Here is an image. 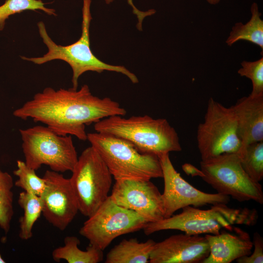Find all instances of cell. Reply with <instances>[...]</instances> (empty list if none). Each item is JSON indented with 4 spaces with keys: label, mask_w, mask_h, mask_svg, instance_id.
<instances>
[{
    "label": "cell",
    "mask_w": 263,
    "mask_h": 263,
    "mask_svg": "<svg viewBox=\"0 0 263 263\" xmlns=\"http://www.w3.org/2000/svg\"><path fill=\"white\" fill-rule=\"evenodd\" d=\"M126 113L118 102L93 95L84 84L79 90H56L47 87L15 110L13 115L43 123L59 135H73L85 141L86 126L112 115L124 116Z\"/></svg>",
    "instance_id": "obj_1"
},
{
    "label": "cell",
    "mask_w": 263,
    "mask_h": 263,
    "mask_svg": "<svg viewBox=\"0 0 263 263\" xmlns=\"http://www.w3.org/2000/svg\"><path fill=\"white\" fill-rule=\"evenodd\" d=\"M91 0H83L81 35L78 40L66 46L56 44L50 37L42 21L38 23L39 34L48 49L42 56L27 57L25 60L40 65L54 60H61L67 63L72 72L73 88L77 89L79 77L88 71L101 73L105 71L120 73L126 76L133 84L138 83L136 75L123 66L107 64L98 59L90 48V27L92 19L91 14Z\"/></svg>",
    "instance_id": "obj_2"
},
{
    "label": "cell",
    "mask_w": 263,
    "mask_h": 263,
    "mask_svg": "<svg viewBox=\"0 0 263 263\" xmlns=\"http://www.w3.org/2000/svg\"><path fill=\"white\" fill-rule=\"evenodd\" d=\"M94 129L126 140L143 153L159 156L182 150L176 130L165 118L154 119L148 115L129 118L114 115L94 123Z\"/></svg>",
    "instance_id": "obj_3"
},
{
    "label": "cell",
    "mask_w": 263,
    "mask_h": 263,
    "mask_svg": "<svg viewBox=\"0 0 263 263\" xmlns=\"http://www.w3.org/2000/svg\"><path fill=\"white\" fill-rule=\"evenodd\" d=\"M182 211L161 220L148 223L144 227L145 235L165 230H179L189 235H217L223 229L231 230L235 225H254L258 213L254 209L233 208L226 204L212 205L203 210L192 206L182 208Z\"/></svg>",
    "instance_id": "obj_4"
},
{
    "label": "cell",
    "mask_w": 263,
    "mask_h": 263,
    "mask_svg": "<svg viewBox=\"0 0 263 263\" xmlns=\"http://www.w3.org/2000/svg\"><path fill=\"white\" fill-rule=\"evenodd\" d=\"M87 140L115 181L150 180L163 177L159 157L139 152L126 140L96 132L88 133Z\"/></svg>",
    "instance_id": "obj_5"
},
{
    "label": "cell",
    "mask_w": 263,
    "mask_h": 263,
    "mask_svg": "<svg viewBox=\"0 0 263 263\" xmlns=\"http://www.w3.org/2000/svg\"><path fill=\"white\" fill-rule=\"evenodd\" d=\"M19 131L28 167L36 170L45 165L58 172L73 170L78 156L71 135H59L43 126Z\"/></svg>",
    "instance_id": "obj_6"
},
{
    "label": "cell",
    "mask_w": 263,
    "mask_h": 263,
    "mask_svg": "<svg viewBox=\"0 0 263 263\" xmlns=\"http://www.w3.org/2000/svg\"><path fill=\"white\" fill-rule=\"evenodd\" d=\"M72 172L69 179L79 211L89 217L109 197L112 175L91 146L82 152Z\"/></svg>",
    "instance_id": "obj_7"
},
{
    "label": "cell",
    "mask_w": 263,
    "mask_h": 263,
    "mask_svg": "<svg viewBox=\"0 0 263 263\" xmlns=\"http://www.w3.org/2000/svg\"><path fill=\"white\" fill-rule=\"evenodd\" d=\"M201 177L217 193L244 202L263 204L262 185L251 179L243 169L238 153H224L201 160Z\"/></svg>",
    "instance_id": "obj_8"
},
{
    "label": "cell",
    "mask_w": 263,
    "mask_h": 263,
    "mask_svg": "<svg viewBox=\"0 0 263 263\" xmlns=\"http://www.w3.org/2000/svg\"><path fill=\"white\" fill-rule=\"evenodd\" d=\"M197 141L202 160L224 153H238L242 145L232 107L210 98L204 120L197 128Z\"/></svg>",
    "instance_id": "obj_9"
},
{
    "label": "cell",
    "mask_w": 263,
    "mask_h": 263,
    "mask_svg": "<svg viewBox=\"0 0 263 263\" xmlns=\"http://www.w3.org/2000/svg\"><path fill=\"white\" fill-rule=\"evenodd\" d=\"M84 223L79 234L105 250L118 237L143 229L148 222L136 212L115 204L110 196Z\"/></svg>",
    "instance_id": "obj_10"
},
{
    "label": "cell",
    "mask_w": 263,
    "mask_h": 263,
    "mask_svg": "<svg viewBox=\"0 0 263 263\" xmlns=\"http://www.w3.org/2000/svg\"><path fill=\"white\" fill-rule=\"evenodd\" d=\"M158 157L164 182L162 194L164 218L170 217L178 209L187 206L198 207L207 205L227 204L229 202L230 197L227 195L206 193L187 182L175 169L169 153Z\"/></svg>",
    "instance_id": "obj_11"
},
{
    "label": "cell",
    "mask_w": 263,
    "mask_h": 263,
    "mask_svg": "<svg viewBox=\"0 0 263 263\" xmlns=\"http://www.w3.org/2000/svg\"><path fill=\"white\" fill-rule=\"evenodd\" d=\"M109 196L115 204L136 212L148 223L164 218L162 194L150 180L115 181Z\"/></svg>",
    "instance_id": "obj_12"
},
{
    "label": "cell",
    "mask_w": 263,
    "mask_h": 263,
    "mask_svg": "<svg viewBox=\"0 0 263 263\" xmlns=\"http://www.w3.org/2000/svg\"><path fill=\"white\" fill-rule=\"evenodd\" d=\"M43 178L46 186L40 196L43 205L42 214L53 226L64 230L79 211L70 179L52 170H46Z\"/></svg>",
    "instance_id": "obj_13"
},
{
    "label": "cell",
    "mask_w": 263,
    "mask_h": 263,
    "mask_svg": "<svg viewBox=\"0 0 263 263\" xmlns=\"http://www.w3.org/2000/svg\"><path fill=\"white\" fill-rule=\"evenodd\" d=\"M209 254L205 237L180 234L155 243L150 257V263H202Z\"/></svg>",
    "instance_id": "obj_14"
},
{
    "label": "cell",
    "mask_w": 263,
    "mask_h": 263,
    "mask_svg": "<svg viewBox=\"0 0 263 263\" xmlns=\"http://www.w3.org/2000/svg\"><path fill=\"white\" fill-rule=\"evenodd\" d=\"M234 233L222 232L217 235L206 234L209 254L202 263H230L250 255L253 242L249 234L239 227H233Z\"/></svg>",
    "instance_id": "obj_15"
},
{
    "label": "cell",
    "mask_w": 263,
    "mask_h": 263,
    "mask_svg": "<svg viewBox=\"0 0 263 263\" xmlns=\"http://www.w3.org/2000/svg\"><path fill=\"white\" fill-rule=\"evenodd\" d=\"M231 107L242 141L240 153L246 145L263 141V94L244 96Z\"/></svg>",
    "instance_id": "obj_16"
},
{
    "label": "cell",
    "mask_w": 263,
    "mask_h": 263,
    "mask_svg": "<svg viewBox=\"0 0 263 263\" xmlns=\"http://www.w3.org/2000/svg\"><path fill=\"white\" fill-rule=\"evenodd\" d=\"M156 242H139L136 238L123 239L107 254L105 263H148Z\"/></svg>",
    "instance_id": "obj_17"
},
{
    "label": "cell",
    "mask_w": 263,
    "mask_h": 263,
    "mask_svg": "<svg viewBox=\"0 0 263 263\" xmlns=\"http://www.w3.org/2000/svg\"><path fill=\"white\" fill-rule=\"evenodd\" d=\"M80 244L79 239L76 236L65 237L64 245L53 251L52 259L56 262L64 260L68 263H98L103 261V250L91 244L86 250H82L78 247Z\"/></svg>",
    "instance_id": "obj_18"
},
{
    "label": "cell",
    "mask_w": 263,
    "mask_h": 263,
    "mask_svg": "<svg viewBox=\"0 0 263 263\" xmlns=\"http://www.w3.org/2000/svg\"><path fill=\"white\" fill-rule=\"evenodd\" d=\"M251 17L245 24L237 22L232 27L225 41L229 46L240 40H246L258 45L263 50V20L257 4L254 2L251 7Z\"/></svg>",
    "instance_id": "obj_19"
},
{
    "label": "cell",
    "mask_w": 263,
    "mask_h": 263,
    "mask_svg": "<svg viewBox=\"0 0 263 263\" xmlns=\"http://www.w3.org/2000/svg\"><path fill=\"white\" fill-rule=\"evenodd\" d=\"M18 202L23 211L19 220V237L28 240L32 238L34 224L42 214V201L40 196L23 191L20 192Z\"/></svg>",
    "instance_id": "obj_20"
},
{
    "label": "cell",
    "mask_w": 263,
    "mask_h": 263,
    "mask_svg": "<svg viewBox=\"0 0 263 263\" xmlns=\"http://www.w3.org/2000/svg\"><path fill=\"white\" fill-rule=\"evenodd\" d=\"M241 166L249 177L260 182L263 178V141L246 145L238 154Z\"/></svg>",
    "instance_id": "obj_21"
},
{
    "label": "cell",
    "mask_w": 263,
    "mask_h": 263,
    "mask_svg": "<svg viewBox=\"0 0 263 263\" xmlns=\"http://www.w3.org/2000/svg\"><path fill=\"white\" fill-rule=\"evenodd\" d=\"M13 178L0 169V227L5 234L9 232L14 215Z\"/></svg>",
    "instance_id": "obj_22"
},
{
    "label": "cell",
    "mask_w": 263,
    "mask_h": 263,
    "mask_svg": "<svg viewBox=\"0 0 263 263\" xmlns=\"http://www.w3.org/2000/svg\"><path fill=\"white\" fill-rule=\"evenodd\" d=\"M17 169L13 171L18 179L15 185L27 192L41 196L46 186L45 179L36 173L35 170L29 168L25 162L17 161Z\"/></svg>",
    "instance_id": "obj_23"
},
{
    "label": "cell",
    "mask_w": 263,
    "mask_h": 263,
    "mask_svg": "<svg viewBox=\"0 0 263 263\" xmlns=\"http://www.w3.org/2000/svg\"><path fill=\"white\" fill-rule=\"evenodd\" d=\"M41 0H6L0 6V30L9 16L26 10H41L49 15L56 16L55 10L45 6Z\"/></svg>",
    "instance_id": "obj_24"
},
{
    "label": "cell",
    "mask_w": 263,
    "mask_h": 263,
    "mask_svg": "<svg viewBox=\"0 0 263 263\" xmlns=\"http://www.w3.org/2000/svg\"><path fill=\"white\" fill-rule=\"evenodd\" d=\"M241 65L238 74L252 82V89L249 95L257 96L263 94V57L254 61L244 60Z\"/></svg>",
    "instance_id": "obj_25"
},
{
    "label": "cell",
    "mask_w": 263,
    "mask_h": 263,
    "mask_svg": "<svg viewBox=\"0 0 263 263\" xmlns=\"http://www.w3.org/2000/svg\"><path fill=\"white\" fill-rule=\"evenodd\" d=\"M253 245L254 252L247 256L240 257L236 261L238 263H263V239L258 232L253 235Z\"/></svg>",
    "instance_id": "obj_26"
},
{
    "label": "cell",
    "mask_w": 263,
    "mask_h": 263,
    "mask_svg": "<svg viewBox=\"0 0 263 263\" xmlns=\"http://www.w3.org/2000/svg\"><path fill=\"white\" fill-rule=\"evenodd\" d=\"M114 0H105L106 4H109ZM128 4L132 7V12L135 15L138 19L136 27L139 31L142 30V22L144 19L148 16L154 14L156 11L154 9H150L147 11H142L138 9L133 3L132 0H127Z\"/></svg>",
    "instance_id": "obj_27"
},
{
    "label": "cell",
    "mask_w": 263,
    "mask_h": 263,
    "mask_svg": "<svg viewBox=\"0 0 263 263\" xmlns=\"http://www.w3.org/2000/svg\"><path fill=\"white\" fill-rule=\"evenodd\" d=\"M182 169L187 174L190 175L192 176H199L201 178L203 175L201 169H198L190 164L186 163L183 165Z\"/></svg>",
    "instance_id": "obj_28"
},
{
    "label": "cell",
    "mask_w": 263,
    "mask_h": 263,
    "mask_svg": "<svg viewBox=\"0 0 263 263\" xmlns=\"http://www.w3.org/2000/svg\"><path fill=\"white\" fill-rule=\"evenodd\" d=\"M209 3L211 4H216L219 2L220 0H206Z\"/></svg>",
    "instance_id": "obj_29"
},
{
    "label": "cell",
    "mask_w": 263,
    "mask_h": 263,
    "mask_svg": "<svg viewBox=\"0 0 263 263\" xmlns=\"http://www.w3.org/2000/svg\"><path fill=\"white\" fill-rule=\"evenodd\" d=\"M5 260L2 258L1 256L0 255V263H5Z\"/></svg>",
    "instance_id": "obj_30"
}]
</instances>
